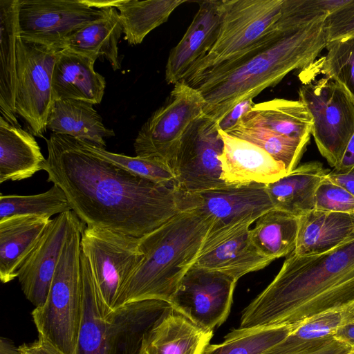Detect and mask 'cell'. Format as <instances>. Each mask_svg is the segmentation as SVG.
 <instances>
[{
  "instance_id": "1",
  "label": "cell",
  "mask_w": 354,
  "mask_h": 354,
  "mask_svg": "<svg viewBox=\"0 0 354 354\" xmlns=\"http://www.w3.org/2000/svg\"><path fill=\"white\" fill-rule=\"evenodd\" d=\"M42 170L65 193L86 226L140 239L180 210L175 190L137 176L89 151L74 138L51 133Z\"/></svg>"
},
{
  "instance_id": "2",
  "label": "cell",
  "mask_w": 354,
  "mask_h": 354,
  "mask_svg": "<svg viewBox=\"0 0 354 354\" xmlns=\"http://www.w3.org/2000/svg\"><path fill=\"white\" fill-rule=\"evenodd\" d=\"M327 42L324 21L297 25L281 14L255 44L187 84L203 95V114L217 122L239 102L311 66Z\"/></svg>"
},
{
  "instance_id": "3",
  "label": "cell",
  "mask_w": 354,
  "mask_h": 354,
  "mask_svg": "<svg viewBox=\"0 0 354 354\" xmlns=\"http://www.w3.org/2000/svg\"><path fill=\"white\" fill-rule=\"evenodd\" d=\"M354 304V232L332 250L292 252L270 283L241 313L240 328L298 324Z\"/></svg>"
},
{
  "instance_id": "4",
  "label": "cell",
  "mask_w": 354,
  "mask_h": 354,
  "mask_svg": "<svg viewBox=\"0 0 354 354\" xmlns=\"http://www.w3.org/2000/svg\"><path fill=\"white\" fill-rule=\"evenodd\" d=\"M213 223L211 216L194 209L181 210L139 239L143 259L122 286L113 310L147 299L169 303L196 261Z\"/></svg>"
},
{
  "instance_id": "5",
  "label": "cell",
  "mask_w": 354,
  "mask_h": 354,
  "mask_svg": "<svg viewBox=\"0 0 354 354\" xmlns=\"http://www.w3.org/2000/svg\"><path fill=\"white\" fill-rule=\"evenodd\" d=\"M82 314L76 354H139L147 334L174 310L147 299L107 310L86 257L81 251Z\"/></svg>"
},
{
  "instance_id": "6",
  "label": "cell",
  "mask_w": 354,
  "mask_h": 354,
  "mask_svg": "<svg viewBox=\"0 0 354 354\" xmlns=\"http://www.w3.org/2000/svg\"><path fill=\"white\" fill-rule=\"evenodd\" d=\"M77 217L63 248L45 303L32 311L39 337L63 354H76L82 314L81 237Z\"/></svg>"
},
{
  "instance_id": "7",
  "label": "cell",
  "mask_w": 354,
  "mask_h": 354,
  "mask_svg": "<svg viewBox=\"0 0 354 354\" xmlns=\"http://www.w3.org/2000/svg\"><path fill=\"white\" fill-rule=\"evenodd\" d=\"M283 0H221L218 37L208 54L182 80L192 82L255 44L281 17Z\"/></svg>"
},
{
  "instance_id": "8",
  "label": "cell",
  "mask_w": 354,
  "mask_h": 354,
  "mask_svg": "<svg viewBox=\"0 0 354 354\" xmlns=\"http://www.w3.org/2000/svg\"><path fill=\"white\" fill-rule=\"evenodd\" d=\"M299 96L313 118L319 151L335 168L354 133V97L344 85L326 77L304 83Z\"/></svg>"
},
{
  "instance_id": "9",
  "label": "cell",
  "mask_w": 354,
  "mask_h": 354,
  "mask_svg": "<svg viewBox=\"0 0 354 354\" xmlns=\"http://www.w3.org/2000/svg\"><path fill=\"white\" fill-rule=\"evenodd\" d=\"M201 93L183 81L174 85L168 97L142 126L134 143L136 156L159 159L174 170L180 140L203 113Z\"/></svg>"
},
{
  "instance_id": "10",
  "label": "cell",
  "mask_w": 354,
  "mask_h": 354,
  "mask_svg": "<svg viewBox=\"0 0 354 354\" xmlns=\"http://www.w3.org/2000/svg\"><path fill=\"white\" fill-rule=\"evenodd\" d=\"M61 50L39 43L17 41V82L15 111L29 132L44 138L53 103L52 77Z\"/></svg>"
},
{
  "instance_id": "11",
  "label": "cell",
  "mask_w": 354,
  "mask_h": 354,
  "mask_svg": "<svg viewBox=\"0 0 354 354\" xmlns=\"http://www.w3.org/2000/svg\"><path fill=\"white\" fill-rule=\"evenodd\" d=\"M138 243L139 239L110 230L83 227L81 251L88 260L107 315L113 310L122 286L143 259Z\"/></svg>"
},
{
  "instance_id": "12",
  "label": "cell",
  "mask_w": 354,
  "mask_h": 354,
  "mask_svg": "<svg viewBox=\"0 0 354 354\" xmlns=\"http://www.w3.org/2000/svg\"><path fill=\"white\" fill-rule=\"evenodd\" d=\"M223 142L216 122L202 114L183 135L174 166L176 191L198 192L227 185L219 157Z\"/></svg>"
},
{
  "instance_id": "13",
  "label": "cell",
  "mask_w": 354,
  "mask_h": 354,
  "mask_svg": "<svg viewBox=\"0 0 354 354\" xmlns=\"http://www.w3.org/2000/svg\"><path fill=\"white\" fill-rule=\"evenodd\" d=\"M237 281L222 272L193 265L169 304L198 326L214 330L227 319Z\"/></svg>"
},
{
  "instance_id": "14",
  "label": "cell",
  "mask_w": 354,
  "mask_h": 354,
  "mask_svg": "<svg viewBox=\"0 0 354 354\" xmlns=\"http://www.w3.org/2000/svg\"><path fill=\"white\" fill-rule=\"evenodd\" d=\"M103 14L85 0H18L19 37L62 50L72 33Z\"/></svg>"
},
{
  "instance_id": "15",
  "label": "cell",
  "mask_w": 354,
  "mask_h": 354,
  "mask_svg": "<svg viewBox=\"0 0 354 354\" xmlns=\"http://www.w3.org/2000/svg\"><path fill=\"white\" fill-rule=\"evenodd\" d=\"M175 193L180 211L194 209L211 216L212 229L245 220L254 222L274 209L266 185L257 183L227 184L198 192L175 190Z\"/></svg>"
},
{
  "instance_id": "16",
  "label": "cell",
  "mask_w": 354,
  "mask_h": 354,
  "mask_svg": "<svg viewBox=\"0 0 354 354\" xmlns=\"http://www.w3.org/2000/svg\"><path fill=\"white\" fill-rule=\"evenodd\" d=\"M252 221L211 229L194 266L225 274L238 281L263 269L272 261L262 255L250 235Z\"/></svg>"
},
{
  "instance_id": "17",
  "label": "cell",
  "mask_w": 354,
  "mask_h": 354,
  "mask_svg": "<svg viewBox=\"0 0 354 354\" xmlns=\"http://www.w3.org/2000/svg\"><path fill=\"white\" fill-rule=\"evenodd\" d=\"M77 218L72 210L58 214L21 264L17 274L26 299L35 307L46 301L63 248Z\"/></svg>"
},
{
  "instance_id": "18",
  "label": "cell",
  "mask_w": 354,
  "mask_h": 354,
  "mask_svg": "<svg viewBox=\"0 0 354 354\" xmlns=\"http://www.w3.org/2000/svg\"><path fill=\"white\" fill-rule=\"evenodd\" d=\"M199 8L185 35L169 52L165 66L168 84L182 81L192 68L205 57L220 30L221 0L198 1Z\"/></svg>"
},
{
  "instance_id": "19",
  "label": "cell",
  "mask_w": 354,
  "mask_h": 354,
  "mask_svg": "<svg viewBox=\"0 0 354 354\" xmlns=\"http://www.w3.org/2000/svg\"><path fill=\"white\" fill-rule=\"evenodd\" d=\"M223 142L219 160L221 178L228 185L269 184L288 174L285 166L265 150L241 138L218 130Z\"/></svg>"
},
{
  "instance_id": "20",
  "label": "cell",
  "mask_w": 354,
  "mask_h": 354,
  "mask_svg": "<svg viewBox=\"0 0 354 354\" xmlns=\"http://www.w3.org/2000/svg\"><path fill=\"white\" fill-rule=\"evenodd\" d=\"M95 61L66 49L61 50L53 71V102L76 100L100 104L104 93L106 80L95 71Z\"/></svg>"
},
{
  "instance_id": "21",
  "label": "cell",
  "mask_w": 354,
  "mask_h": 354,
  "mask_svg": "<svg viewBox=\"0 0 354 354\" xmlns=\"http://www.w3.org/2000/svg\"><path fill=\"white\" fill-rule=\"evenodd\" d=\"M52 219L17 215L0 220V279L8 283L35 247Z\"/></svg>"
},
{
  "instance_id": "22",
  "label": "cell",
  "mask_w": 354,
  "mask_h": 354,
  "mask_svg": "<svg viewBox=\"0 0 354 354\" xmlns=\"http://www.w3.org/2000/svg\"><path fill=\"white\" fill-rule=\"evenodd\" d=\"M213 335L173 310L147 334L139 354H201Z\"/></svg>"
},
{
  "instance_id": "23",
  "label": "cell",
  "mask_w": 354,
  "mask_h": 354,
  "mask_svg": "<svg viewBox=\"0 0 354 354\" xmlns=\"http://www.w3.org/2000/svg\"><path fill=\"white\" fill-rule=\"evenodd\" d=\"M237 124L310 141L313 120L306 106L299 100L275 98L254 104Z\"/></svg>"
},
{
  "instance_id": "24",
  "label": "cell",
  "mask_w": 354,
  "mask_h": 354,
  "mask_svg": "<svg viewBox=\"0 0 354 354\" xmlns=\"http://www.w3.org/2000/svg\"><path fill=\"white\" fill-rule=\"evenodd\" d=\"M328 172L321 162H309L266 185L274 208L298 218L315 209L317 189Z\"/></svg>"
},
{
  "instance_id": "25",
  "label": "cell",
  "mask_w": 354,
  "mask_h": 354,
  "mask_svg": "<svg viewBox=\"0 0 354 354\" xmlns=\"http://www.w3.org/2000/svg\"><path fill=\"white\" fill-rule=\"evenodd\" d=\"M19 37L18 0H0V112L13 125H19L15 111Z\"/></svg>"
},
{
  "instance_id": "26",
  "label": "cell",
  "mask_w": 354,
  "mask_h": 354,
  "mask_svg": "<svg viewBox=\"0 0 354 354\" xmlns=\"http://www.w3.org/2000/svg\"><path fill=\"white\" fill-rule=\"evenodd\" d=\"M354 232V214L313 209L299 217L297 256L314 255L333 249Z\"/></svg>"
},
{
  "instance_id": "27",
  "label": "cell",
  "mask_w": 354,
  "mask_h": 354,
  "mask_svg": "<svg viewBox=\"0 0 354 354\" xmlns=\"http://www.w3.org/2000/svg\"><path fill=\"white\" fill-rule=\"evenodd\" d=\"M46 159L32 134L0 116V183L32 177Z\"/></svg>"
},
{
  "instance_id": "28",
  "label": "cell",
  "mask_w": 354,
  "mask_h": 354,
  "mask_svg": "<svg viewBox=\"0 0 354 354\" xmlns=\"http://www.w3.org/2000/svg\"><path fill=\"white\" fill-rule=\"evenodd\" d=\"M93 104L76 100L54 101L47 121V129L54 133L105 148L104 138L115 136L106 128Z\"/></svg>"
},
{
  "instance_id": "29",
  "label": "cell",
  "mask_w": 354,
  "mask_h": 354,
  "mask_svg": "<svg viewBox=\"0 0 354 354\" xmlns=\"http://www.w3.org/2000/svg\"><path fill=\"white\" fill-rule=\"evenodd\" d=\"M104 14L72 33L63 49L97 59L104 57L114 71L121 68L118 59V41L122 26L116 8H103Z\"/></svg>"
},
{
  "instance_id": "30",
  "label": "cell",
  "mask_w": 354,
  "mask_h": 354,
  "mask_svg": "<svg viewBox=\"0 0 354 354\" xmlns=\"http://www.w3.org/2000/svg\"><path fill=\"white\" fill-rule=\"evenodd\" d=\"M187 0H116L124 39L129 45L142 43L153 29L167 21L170 15Z\"/></svg>"
},
{
  "instance_id": "31",
  "label": "cell",
  "mask_w": 354,
  "mask_h": 354,
  "mask_svg": "<svg viewBox=\"0 0 354 354\" xmlns=\"http://www.w3.org/2000/svg\"><path fill=\"white\" fill-rule=\"evenodd\" d=\"M298 228V217L274 208L256 221L250 235L259 252L273 261L294 251Z\"/></svg>"
},
{
  "instance_id": "32",
  "label": "cell",
  "mask_w": 354,
  "mask_h": 354,
  "mask_svg": "<svg viewBox=\"0 0 354 354\" xmlns=\"http://www.w3.org/2000/svg\"><path fill=\"white\" fill-rule=\"evenodd\" d=\"M300 324V323H299ZM232 330L219 344H209L201 354H263L284 340L299 324Z\"/></svg>"
},
{
  "instance_id": "33",
  "label": "cell",
  "mask_w": 354,
  "mask_h": 354,
  "mask_svg": "<svg viewBox=\"0 0 354 354\" xmlns=\"http://www.w3.org/2000/svg\"><path fill=\"white\" fill-rule=\"evenodd\" d=\"M64 192L53 185L48 191L35 195L0 196V220L17 215H34L50 218L55 214L71 211Z\"/></svg>"
},
{
  "instance_id": "34",
  "label": "cell",
  "mask_w": 354,
  "mask_h": 354,
  "mask_svg": "<svg viewBox=\"0 0 354 354\" xmlns=\"http://www.w3.org/2000/svg\"><path fill=\"white\" fill-rule=\"evenodd\" d=\"M226 133L261 147L274 159L282 163L288 174L297 167L309 142L277 135L265 129L239 124Z\"/></svg>"
},
{
  "instance_id": "35",
  "label": "cell",
  "mask_w": 354,
  "mask_h": 354,
  "mask_svg": "<svg viewBox=\"0 0 354 354\" xmlns=\"http://www.w3.org/2000/svg\"><path fill=\"white\" fill-rule=\"evenodd\" d=\"M80 142L94 156L137 176L174 189L176 187V178L174 170L167 163L159 159L138 156H129L110 152L105 148L86 142Z\"/></svg>"
},
{
  "instance_id": "36",
  "label": "cell",
  "mask_w": 354,
  "mask_h": 354,
  "mask_svg": "<svg viewBox=\"0 0 354 354\" xmlns=\"http://www.w3.org/2000/svg\"><path fill=\"white\" fill-rule=\"evenodd\" d=\"M326 54L304 70L344 85L354 97V36L328 41Z\"/></svg>"
},
{
  "instance_id": "37",
  "label": "cell",
  "mask_w": 354,
  "mask_h": 354,
  "mask_svg": "<svg viewBox=\"0 0 354 354\" xmlns=\"http://www.w3.org/2000/svg\"><path fill=\"white\" fill-rule=\"evenodd\" d=\"M346 308L325 312L304 320L284 340L266 353H286L308 342L333 337L343 322Z\"/></svg>"
},
{
  "instance_id": "38",
  "label": "cell",
  "mask_w": 354,
  "mask_h": 354,
  "mask_svg": "<svg viewBox=\"0 0 354 354\" xmlns=\"http://www.w3.org/2000/svg\"><path fill=\"white\" fill-rule=\"evenodd\" d=\"M351 0H283L282 14L294 24L304 25L324 21L326 18Z\"/></svg>"
},
{
  "instance_id": "39",
  "label": "cell",
  "mask_w": 354,
  "mask_h": 354,
  "mask_svg": "<svg viewBox=\"0 0 354 354\" xmlns=\"http://www.w3.org/2000/svg\"><path fill=\"white\" fill-rule=\"evenodd\" d=\"M315 209L354 214V196L326 176L317 189Z\"/></svg>"
},
{
  "instance_id": "40",
  "label": "cell",
  "mask_w": 354,
  "mask_h": 354,
  "mask_svg": "<svg viewBox=\"0 0 354 354\" xmlns=\"http://www.w3.org/2000/svg\"><path fill=\"white\" fill-rule=\"evenodd\" d=\"M324 28L328 41L354 36V0L329 15Z\"/></svg>"
},
{
  "instance_id": "41",
  "label": "cell",
  "mask_w": 354,
  "mask_h": 354,
  "mask_svg": "<svg viewBox=\"0 0 354 354\" xmlns=\"http://www.w3.org/2000/svg\"><path fill=\"white\" fill-rule=\"evenodd\" d=\"M351 350L348 345L339 342L334 337H329L308 342L295 350L278 354H347Z\"/></svg>"
},
{
  "instance_id": "42",
  "label": "cell",
  "mask_w": 354,
  "mask_h": 354,
  "mask_svg": "<svg viewBox=\"0 0 354 354\" xmlns=\"http://www.w3.org/2000/svg\"><path fill=\"white\" fill-rule=\"evenodd\" d=\"M252 98L245 99L230 109L216 122L218 130L228 132L237 124L241 118L253 106Z\"/></svg>"
},
{
  "instance_id": "43",
  "label": "cell",
  "mask_w": 354,
  "mask_h": 354,
  "mask_svg": "<svg viewBox=\"0 0 354 354\" xmlns=\"http://www.w3.org/2000/svg\"><path fill=\"white\" fill-rule=\"evenodd\" d=\"M333 337L354 349V304L346 308L343 322Z\"/></svg>"
},
{
  "instance_id": "44",
  "label": "cell",
  "mask_w": 354,
  "mask_h": 354,
  "mask_svg": "<svg viewBox=\"0 0 354 354\" xmlns=\"http://www.w3.org/2000/svg\"><path fill=\"white\" fill-rule=\"evenodd\" d=\"M21 354H63L41 338L19 346Z\"/></svg>"
},
{
  "instance_id": "45",
  "label": "cell",
  "mask_w": 354,
  "mask_h": 354,
  "mask_svg": "<svg viewBox=\"0 0 354 354\" xmlns=\"http://www.w3.org/2000/svg\"><path fill=\"white\" fill-rule=\"evenodd\" d=\"M331 182L342 187L354 196V169L347 171H329L326 176Z\"/></svg>"
},
{
  "instance_id": "46",
  "label": "cell",
  "mask_w": 354,
  "mask_h": 354,
  "mask_svg": "<svg viewBox=\"0 0 354 354\" xmlns=\"http://www.w3.org/2000/svg\"><path fill=\"white\" fill-rule=\"evenodd\" d=\"M354 169V133L350 139L344 155L334 169L337 171H347Z\"/></svg>"
},
{
  "instance_id": "47",
  "label": "cell",
  "mask_w": 354,
  "mask_h": 354,
  "mask_svg": "<svg viewBox=\"0 0 354 354\" xmlns=\"http://www.w3.org/2000/svg\"><path fill=\"white\" fill-rule=\"evenodd\" d=\"M0 354H21V353L19 347L17 348L10 340L5 337H1Z\"/></svg>"
},
{
  "instance_id": "48",
  "label": "cell",
  "mask_w": 354,
  "mask_h": 354,
  "mask_svg": "<svg viewBox=\"0 0 354 354\" xmlns=\"http://www.w3.org/2000/svg\"><path fill=\"white\" fill-rule=\"evenodd\" d=\"M348 354H354V349H351Z\"/></svg>"
},
{
  "instance_id": "49",
  "label": "cell",
  "mask_w": 354,
  "mask_h": 354,
  "mask_svg": "<svg viewBox=\"0 0 354 354\" xmlns=\"http://www.w3.org/2000/svg\"><path fill=\"white\" fill-rule=\"evenodd\" d=\"M347 354H348V353Z\"/></svg>"
}]
</instances>
